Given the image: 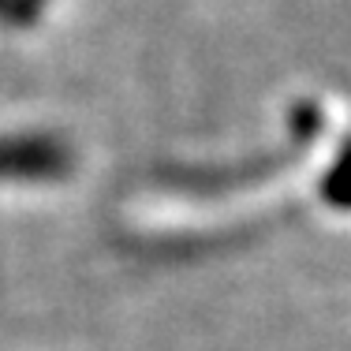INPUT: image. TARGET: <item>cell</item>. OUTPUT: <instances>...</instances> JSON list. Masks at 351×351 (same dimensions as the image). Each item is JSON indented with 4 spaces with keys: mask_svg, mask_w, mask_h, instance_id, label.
<instances>
[{
    "mask_svg": "<svg viewBox=\"0 0 351 351\" xmlns=\"http://www.w3.org/2000/svg\"><path fill=\"white\" fill-rule=\"evenodd\" d=\"M325 198L332 206H340V210H351V149L325 176Z\"/></svg>",
    "mask_w": 351,
    "mask_h": 351,
    "instance_id": "1",
    "label": "cell"
}]
</instances>
